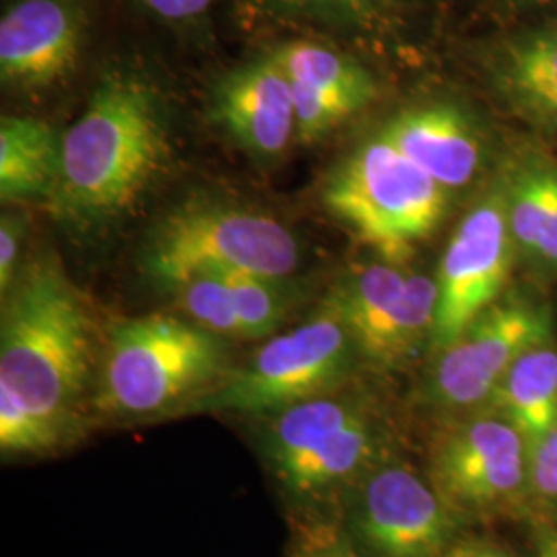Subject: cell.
Returning <instances> with one entry per match:
<instances>
[{"label":"cell","instance_id":"obj_1","mask_svg":"<svg viewBox=\"0 0 557 557\" xmlns=\"http://www.w3.org/2000/svg\"><path fill=\"white\" fill-rule=\"evenodd\" d=\"M91 312L59 262L20 273L0 324V448L40 457L75 442L100 366Z\"/></svg>","mask_w":557,"mask_h":557},{"label":"cell","instance_id":"obj_2","mask_svg":"<svg viewBox=\"0 0 557 557\" xmlns=\"http://www.w3.org/2000/svg\"><path fill=\"white\" fill-rule=\"evenodd\" d=\"M170 160L165 103L156 83L128 66L101 75L79 120L62 135L52 215L81 232L124 218Z\"/></svg>","mask_w":557,"mask_h":557},{"label":"cell","instance_id":"obj_3","mask_svg":"<svg viewBox=\"0 0 557 557\" xmlns=\"http://www.w3.org/2000/svg\"><path fill=\"white\" fill-rule=\"evenodd\" d=\"M230 372L221 337L193 320L145 314L112 324L91 407L120 421L195 409Z\"/></svg>","mask_w":557,"mask_h":557},{"label":"cell","instance_id":"obj_4","mask_svg":"<svg viewBox=\"0 0 557 557\" xmlns=\"http://www.w3.org/2000/svg\"><path fill=\"white\" fill-rule=\"evenodd\" d=\"M531 442L494 409L434 421L425 473L442 499L469 529L494 522L527 524Z\"/></svg>","mask_w":557,"mask_h":557},{"label":"cell","instance_id":"obj_5","mask_svg":"<svg viewBox=\"0 0 557 557\" xmlns=\"http://www.w3.org/2000/svg\"><path fill=\"white\" fill-rule=\"evenodd\" d=\"M322 197L382 259L407 262L444 220L450 195L379 133L338 165Z\"/></svg>","mask_w":557,"mask_h":557},{"label":"cell","instance_id":"obj_6","mask_svg":"<svg viewBox=\"0 0 557 557\" xmlns=\"http://www.w3.org/2000/svg\"><path fill=\"white\" fill-rule=\"evenodd\" d=\"M556 337V314L539 292L510 287L453 343L434 351L419 386V403L434 421L487 409L524 351Z\"/></svg>","mask_w":557,"mask_h":557},{"label":"cell","instance_id":"obj_7","mask_svg":"<svg viewBox=\"0 0 557 557\" xmlns=\"http://www.w3.org/2000/svg\"><path fill=\"white\" fill-rule=\"evenodd\" d=\"M358 363L351 333L324 301L319 314L267 341L238 370H230L195 409L267 418L347 386Z\"/></svg>","mask_w":557,"mask_h":557},{"label":"cell","instance_id":"obj_8","mask_svg":"<svg viewBox=\"0 0 557 557\" xmlns=\"http://www.w3.org/2000/svg\"><path fill=\"white\" fill-rule=\"evenodd\" d=\"M145 269L168 289L199 271L289 277L299 262L296 236L269 215L211 202H188L151 232Z\"/></svg>","mask_w":557,"mask_h":557},{"label":"cell","instance_id":"obj_9","mask_svg":"<svg viewBox=\"0 0 557 557\" xmlns=\"http://www.w3.org/2000/svg\"><path fill=\"white\" fill-rule=\"evenodd\" d=\"M326 304L351 333L361 363L372 370L403 372L432 351L436 275L407 262H366L338 278Z\"/></svg>","mask_w":557,"mask_h":557},{"label":"cell","instance_id":"obj_10","mask_svg":"<svg viewBox=\"0 0 557 557\" xmlns=\"http://www.w3.org/2000/svg\"><path fill=\"white\" fill-rule=\"evenodd\" d=\"M345 531L368 557H444L469 527L398 450L343 496Z\"/></svg>","mask_w":557,"mask_h":557},{"label":"cell","instance_id":"obj_11","mask_svg":"<svg viewBox=\"0 0 557 557\" xmlns=\"http://www.w3.org/2000/svg\"><path fill=\"white\" fill-rule=\"evenodd\" d=\"M502 170H496L473 207L458 223L436 273L438 304L432 351H438L496 304L517 269Z\"/></svg>","mask_w":557,"mask_h":557},{"label":"cell","instance_id":"obj_12","mask_svg":"<svg viewBox=\"0 0 557 557\" xmlns=\"http://www.w3.org/2000/svg\"><path fill=\"white\" fill-rule=\"evenodd\" d=\"M81 0H13L0 20V77L17 89H46L79 64L87 40Z\"/></svg>","mask_w":557,"mask_h":557},{"label":"cell","instance_id":"obj_13","mask_svg":"<svg viewBox=\"0 0 557 557\" xmlns=\"http://www.w3.org/2000/svg\"><path fill=\"white\" fill-rule=\"evenodd\" d=\"M294 89L298 139L312 143L361 112L379 96L372 73L319 41H285L271 50Z\"/></svg>","mask_w":557,"mask_h":557},{"label":"cell","instance_id":"obj_14","mask_svg":"<svg viewBox=\"0 0 557 557\" xmlns=\"http://www.w3.org/2000/svg\"><path fill=\"white\" fill-rule=\"evenodd\" d=\"M518 264L557 281V158L543 139L522 140L499 163Z\"/></svg>","mask_w":557,"mask_h":557},{"label":"cell","instance_id":"obj_15","mask_svg":"<svg viewBox=\"0 0 557 557\" xmlns=\"http://www.w3.org/2000/svg\"><path fill=\"white\" fill-rule=\"evenodd\" d=\"M380 133L448 195L473 186L485 170L487 139L457 103L432 101L403 110Z\"/></svg>","mask_w":557,"mask_h":557},{"label":"cell","instance_id":"obj_16","mask_svg":"<svg viewBox=\"0 0 557 557\" xmlns=\"http://www.w3.org/2000/svg\"><path fill=\"white\" fill-rule=\"evenodd\" d=\"M211 108L223 131L257 158H277L298 137L294 89L271 54L227 73Z\"/></svg>","mask_w":557,"mask_h":557},{"label":"cell","instance_id":"obj_17","mask_svg":"<svg viewBox=\"0 0 557 557\" xmlns=\"http://www.w3.org/2000/svg\"><path fill=\"white\" fill-rule=\"evenodd\" d=\"M398 450L397 425L379 400L314 453L283 471L277 481L299 502L345 496L359 479Z\"/></svg>","mask_w":557,"mask_h":557},{"label":"cell","instance_id":"obj_18","mask_svg":"<svg viewBox=\"0 0 557 557\" xmlns=\"http://www.w3.org/2000/svg\"><path fill=\"white\" fill-rule=\"evenodd\" d=\"M490 77L512 116L539 139H557V23L502 41Z\"/></svg>","mask_w":557,"mask_h":557},{"label":"cell","instance_id":"obj_19","mask_svg":"<svg viewBox=\"0 0 557 557\" xmlns=\"http://www.w3.org/2000/svg\"><path fill=\"white\" fill-rule=\"evenodd\" d=\"M376 403L368 391L347 384L267 416L260 430L262 457L277 478Z\"/></svg>","mask_w":557,"mask_h":557},{"label":"cell","instance_id":"obj_20","mask_svg":"<svg viewBox=\"0 0 557 557\" xmlns=\"http://www.w3.org/2000/svg\"><path fill=\"white\" fill-rule=\"evenodd\" d=\"M62 168V137L46 122L4 116L0 122V197L52 199Z\"/></svg>","mask_w":557,"mask_h":557},{"label":"cell","instance_id":"obj_21","mask_svg":"<svg viewBox=\"0 0 557 557\" xmlns=\"http://www.w3.org/2000/svg\"><path fill=\"white\" fill-rule=\"evenodd\" d=\"M512 421L529 442L557 421V338L524 351L499 382L490 407Z\"/></svg>","mask_w":557,"mask_h":557},{"label":"cell","instance_id":"obj_22","mask_svg":"<svg viewBox=\"0 0 557 557\" xmlns=\"http://www.w3.org/2000/svg\"><path fill=\"white\" fill-rule=\"evenodd\" d=\"M273 15L314 21L356 34H376L391 25V0H259Z\"/></svg>","mask_w":557,"mask_h":557},{"label":"cell","instance_id":"obj_23","mask_svg":"<svg viewBox=\"0 0 557 557\" xmlns=\"http://www.w3.org/2000/svg\"><path fill=\"white\" fill-rule=\"evenodd\" d=\"M188 320L218 337H242V322L225 273L199 271L174 289Z\"/></svg>","mask_w":557,"mask_h":557},{"label":"cell","instance_id":"obj_24","mask_svg":"<svg viewBox=\"0 0 557 557\" xmlns=\"http://www.w3.org/2000/svg\"><path fill=\"white\" fill-rule=\"evenodd\" d=\"M238 310L244 338L273 335L287 314V298L281 289L283 278L264 277L244 271L225 273Z\"/></svg>","mask_w":557,"mask_h":557},{"label":"cell","instance_id":"obj_25","mask_svg":"<svg viewBox=\"0 0 557 557\" xmlns=\"http://www.w3.org/2000/svg\"><path fill=\"white\" fill-rule=\"evenodd\" d=\"M529 462L535 515L557 524V421L543 436L531 442Z\"/></svg>","mask_w":557,"mask_h":557},{"label":"cell","instance_id":"obj_26","mask_svg":"<svg viewBox=\"0 0 557 557\" xmlns=\"http://www.w3.org/2000/svg\"><path fill=\"white\" fill-rule=\"evenodd\" d=\"M294 557H361V552L345 529L319 524L304 531Z\"/></svg>","mask_w":557,"mask_h":557},{"label":"cell","instance_id":"obj_27","mask_svg":"<svg viewBox=\"0 0 557 557\" xmlns=\"http://www.w3.org/2000/svg\"><path fill=\"white\" fill-rule=\"evenodd\" d=\"M153 17L172 27H193L209 15L218 0H137Z\"/></svg>","mask_w":557,"mask_h":557},{"label":"cell","instance_id":"obj_28","mask_svg":"<svg viewBox=\"0 0 557 557\" xmlns=\"http://www.w3.org/2000/svg\"><path fill=\"white\" fill-rule=\"evenodd\" d=\"M23 236H25V220L15 213L2 215V223H0V289H2V296H7L11 292V287L20 277L17 264H20Z\"/></svg>","mask_w":557,"mask_h":557},{"label":"cell","instance_id":"obj_29","mask_svg":"<svg viewBox=\"0 0 557 557\" xmlns=\"http://www.w3.org/2000/svg\"><path fill=\"white\" fill-rule=\"evenodd\" d=\"M444 557H531L520 554L504 539L465 531Z\"/></svg>","mask_w":557,"mask_h":557},{"label":"cell","instance_id":"obj_30","mask_svg":"<svg viewBox=\"0 0 557 557\" xmlns=\"http://www.w3.org/2000/svg\"><path fill=\"white\" fill-rule=\"evenodd\" d=\"M531 539V557H557V524L543 515H535L527 524Z\"/></svg>","mask_w":557,"mask_h":557},{"label":"cell","instance_id":"obj_31","mask_svg":"<svg viewBox=\"0 0 557 557\" xmlns=\"http://www.w3.org/2000/svg\"><path fill=\"white\" fill-rule=\"evenodd\" d=\"M524 2H531V4H549V2H557V0H524Z\"/></svg>","mask_w":557,"mask_h":557}]
</instances>
